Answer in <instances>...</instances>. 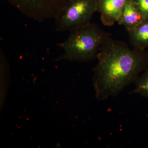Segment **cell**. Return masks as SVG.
Here are the masks:
<instances>
[{
  "instance_id": "6da1fadb",
  "label": "cell",
  "mask_w": 148,
  "mask_h": 148,
  "mask_svg": "<svg viewBox=\"0 0 148 148\" xmlns=\"http://www.w3.org/2000/svg\"><path fill=\"white\" fill-rule=\"evenodd\" d=\"M93 68L95 97L103 101L115 97L134 83L147 69L148 53L131 49L125 42L110 39L103 45Z\"/></svg>"
},
{
  "instance_id": "7a4b0ae2",
  "label": "cell",
  "mask_w": 148,
  "mask_h": 148,
  "mask_svg": "<svg viewBox=\"0 0 148 148\" xmlns=\"http://www.w3.org/2000/svg\"><path fill=\"white\" fill-rule=\"evenodd\" d=\"M68 39L58 45L64 51L57 61L87 62L97 58L104 44L111 38L110 33L94 23L70 32Z\"/></svg>"
},
{
  "instance_id": "3957f363",
  "label": "cell",
  "mask_w": 148,
  "mask_h": 148,
  "mask_svg": "<svg viewBox=\"0 0 148 148\" xmlns=\"http://www.w3.org/2000/svg\"><path fill=\"white\" fill-rule=\"evenodd\" d=\"M96 11V0H69L54 19L55 30L71 32L88 25Z\"/></svg>"
},
{
  "instance_id": "277c9868",
  "label": "cell",
  "mask_w": 148,
  "mask_h": 148,
  "mask_svg": "<svg viewBox=\"0 0 148 148\" xmlns=\"http://www.w3.org/2000/svg\"><path fill=\"white\" fill-rule=\"evenodd\" d=\"M28 18L39 22L55 19L69 0H6Z\"/></svg>"
},
{
  "instance_id": "5b68a950",
  "label": "cell",
  "mask_w": 148,
  "mask_h": 148,
  "mask_svg": "<svg viewBox=\"0 0 148 148\" xmlns=\"http://www.w3.org/2000/svg\"><path fill=\"white\" fill-rule=\"evenodd\" d=\"M97 11L103 25L112 26L117 22L127 0H96Z\"/></svg>"
},
{
  "instance_id": "8992f818",
  "label": "cell",
  "mask_w": 148,
  "mask_h": 148,
  "mask_svg": "<svg viewBox=\"0 0 148 148\" xmlns=\"http://www.w3.org/2000/svg\"><path fill=\"white\" fill-rule=\"evenodd\" d=\"M144 19L132 0H127L117 22L119 25L124 26L127 32L135 28Z\"/></svg>"
},
{
  "instance_id": "52a82bcc",
  "label": "cell",
  "mask_w": 148,
  "mask_h": 148,
  "mask_svg": "<svg viewBox=\"0 0 148 148\" xmlns=\"http://www.w3.org/2000/svg\"><path fill=\"white\" fill-rule=\"evenodd\" d=\"M127 32L130 42L133 48L143 50L148 47V19H144Z\"/></svg>"
},
{
  "instance_id": "ba28073f",
  "label": "cell",
  "mask_w": 148,
  "mask_h": 148,
  "mask_svg": "<svg viewBox=\"0 0 148 148\" xmlns=\"http://www.w3.org/2000/svg\"><path fill=\"white\" fill-rule=\"evenodd\" d=\"M134 83L135 88L130 94H139L148 98V69H147L141 75H139Z\"/></svg>"
},
{
  "instance_id": "9c48e42d",
  "label": "cell",
  "mask_w": 148,
  "mask_h": 148,
  "mask_svg": "<svg viewBox=\"0 0 148 148\" xmlns=\"http://www.w3.org/2000/svg\"><path fill=\"white\" fill-rule=\"evenodd\" d=\"M132 1L143 18L148 19V0H132Z\"/></svg>"
}]
</instances>
